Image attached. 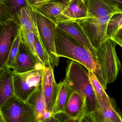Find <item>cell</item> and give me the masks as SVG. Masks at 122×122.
Listing matches in <instances>:
<instances>
[{
  "label": "cell",
  "mask_w": 122,
  "mask_h": 122,
  "mask_svg": "<svg viewBox=\"0 0 122 122\" xmlns=\"http://www.w3.org/2000/svg\"><path fill=\"white\" fill-rule=\"evenodd\" d=\"M56 50L59 57L67 58L84 66L95 74L105 90L107 84L102 75L96 56L65 32L55 26Z\"/></svg>",
  "instance_id": "1"
},
{
  "label": "cell",
  "mask_w": 122,
  "mask_h": 122,
  "mask_svg": "<svg viewBox=\"0 0 122 122\" xmlns=\"http://www.w3.org/2000/svg\"><path fill=\"white\" fill-rule=\"evenodd\" d=\"M64 80L72 92H77L85 97L88 115L93 120L92 114L97 108V99L88 69L79 63L71 60L67 62Z\"/></svg>",
  "instance_id": "2"
},
{
  "label": "cell",
  "mask_w": 122,
  "mask_h": 122,
  "mask_svg": "<svg viewBox=\"0 0 122 122\" xmlns=\"http://www.w3.org/2000/svg\"><path fill=\"white\" fill-rule=\"evenodd\" d=\"M117 45L112 39H108L96 50V56L102 75L107 85L116 80L122 67L116 52Z\"/></svg>",
  "instance_id": "3"
},
{
  "label": "cell",
  "mask_w": 122,
  "mask_h": 122,
  "mask_svg": "<svg viewBox=\"0 0 122 122\" xmlns=\"http://www.w3.org/2000/svg\"><path fill=\"white\" fill-rule=\"evenodd\" d=\"M114 14L100 18L85 16L74 19L79 24L96 50L107 39V24Z\"/></svg>",
  "instance_id": "4"
},
{
  "label": "cell",
  "mask_w": 122,
  "mask_h": 122,
  "mask_svg": "<svg viewBox=\"0 0 122 122\" xmlns=\"http://www.w3.org/2000/svg\"><path fill=\"white\" fill-rule=\"evenodd\" d=\"M0 109L4 122H36L33 107L15 95Z\"/></svg>",
  "instance_id": "5"
},
{
  "label": "cell",
  "mask_w": 122,
  "mask_h": 122,
  "mask_svg": "<svg viewBox=\"0 0 122 122\" xmlns=\"http://www.w3.org/2000/svg\"><path fill=\"white\" fill-rule=\"evenodd\" d=\"M43 69L22 74L13 72L15 96L26 102L31 94L41 85Z\"/></svg>",
  "instance_id": "6"
},
{
  "label": "cell",
  "mask_w": 122,
  "mask_h": 122,
  "mask_svg": "<svg viewBox=\"0 0 122 122\" xmlns=\"http://www.w3.org/2000/svg\"><path fill=\"white\" fill-rule=\"evenodd\" d=\"M35 14L39 34L48 53L51 66L53 68L58 66L59 57L57 56L56 50V26L53 22L40 14L35 12Z\"/></svg>",
  "instance_id": "7"
},
{
  "label": "cell",
  "mask_w": 122,
  "mask_h": 122,
  "mask_svg": "<svg viewBox=\"0 0 122 122\" xmlns=\"http://www.w3.org/2000/svg\"><path fill=\"white\" fill-rule=\"evenodd\" d=\"M17 18L4 25H0V72L6 68V64L13 42L18 32Z\"/></svg>",
  "instance_id": "8"
},
{
  "label": "cell",
  "mask_w": 122,
  "mask_h": 122,
  "mask_svg": "<svg viewBox=\"0 0 122 122\" xmlns=\"http://www.w3.org/2000/svg\"><path fill=\"white\" fill-rule=\"evenodd\" d=\"M63 112L68 122H92L87 112L86 98L76 91L72 92Z\"/></svg>",
  "instance_id": "9"
},
{
  "label": "cell",
  "mask_w": 122,
  "mask_h": 122,
  "mask_svg": "<svg viewBox=\"0 0 122 122\" xmlns=\"http://www.w3.org/2000/svg\"><path fill=\"white\" fill-rule=\"evenodd\" d=\"M44 67L31 53L21 41L12 70L15 74H22L35 69H41Z\"/></svg>",
  "instance_id": "10"
},
{
  "label": "cell",
  "mask_w": 122,
  "mask_h": 122,
  "mask_svg": "<svg viewBox=\"0 0 122 122\" xmlns=\"http://www.w3.org/2000/svg\"><path fill=\"white\" fill-rule=\"evenodd\" d=\"M41 86L46 110L52 112L58 87L54 76L53 67H44L43 68Z\"/></svg>",
  "instance_id": "11"
},
{
  "label": "cell",
  "mask_w": 122,
  "mask_h": 122,
  "mask_svg": "<svg viewBox=\"0 0 122 122\" xmlns=\"http://www.w3.org/2000/svg\"><path fill=\"white\" fill-rule=\"evenodd\" d=\"M56 27L87 48L96 56V49L92 46L80 26L76 21L68 20L58 24Z\"/></svg>",
  "instance_id": "12"
},
{
  "label": "cell",
  "mask_w": 122,
  "mask_h": 122,
  "mask_svg": "<svg viewBox=\"0 0 122 122\" xmlns=\"http://www.w3.org/2000/svg\"><path fill=\"white\" fill-rule=\"evenodd\" d=\"M92 118L94 122H122V113L112 98L109 105L97 107Z\"/></svg>",
  "instance_id": "13"
},
{
  "label": "cell",
  "mask_w": 122,
  "mask_h": 122,
  "mask_svg": "<svg viewBox=\"0 0 122 122\" xmlns=\"http://www.w3.org/2000/svg\"><path fill=\"white\" fill-rule=\"evenodd\" d=\"M63 2L64 5L58 24L86 16V10L83 0H63Z\"/></svg>",
  "instance_id": "14"
},
{
  "label": "cell",
  "mask_w": 122,
  "mask_h": 122,
  "mask_svg": "<svg viewBox=\"0 0 122 122\" xmlns=\"http://www.w3.org/2000/svg\"><path fill=\"white\" fill-rule=\"evenodd\" d=\"M84 3L87 16L100 18L121 13L118 9L107 4L103 0H85Z\"/></svg>",
  "instance_id": "15"
},
{
  "label": "cell",
  "mask_w": 122,
  "mask_h": 122,
  "mask_svg": "<svg viewBox=\"0 0 122 122\" xmlns=\"http://www.w3.org/2000/svg\"><path fill=\"white\" fill-rule=\"evenodd\" d=\"M14 95L13 72L6 68L0 73V108Z\"/></svg>",
  "instance_id": "16"
},
{
  "label": "cell",
  "mask_w": 122,
  "mask_h": 122,
  "mask_svg": "<svg viewBox=\"0 0 122 122\" xmlns=\"http://www.w3.org/2000/svg\"><path fill=\"white\" fill-rule=\"evenodd\" d=\"M64 5L63 1L54 0L32 9L50 20L56 26L60 21Z\"/></svg>",
  "instance_id": "17"
},
{
  "label": "cell",
  "mask_w": 122,
  "mask_h": 122,
  "mask_svg": "<svg viewBox=\"0 0 122 122\" xmlns=\"http://www.w3.org/2000/svg\"><path fill=\"white\" fill-rule=\"evenodd\" d=\"M16 17L21 27L27 31L33 32L36 36L41 37L36 23L35 12L30 7L25 6L21 8L17 13Z\"/></svg>",
  "instance_id": "18"
},
{
  "label": "cell",
  "mask_w": 122,
  "mask_h": 122,
  "mask_svg": "<svg viewBox=\"0 0 122 122\" xmlns=\"http://www.w3.org/2000/svg\"><path fill=\"white\" fill-rule=\"evenodd\" d=\"M72 91L64 80L58 84L57 94L52 112L53 115L64 111Z\"/></svg>",
  "instance_id": "19"
},
{
  "label": "cell",
  "mask_w": 122,
  "mask_h": 122,
  "mask_svg": "<svg viewBox=\"0 0 122 122\" xmlns=\"http://www.w3.org/2000/svg\"><path fill=\"white\" fill-rule=\"evenodd\" d=\"M26 102L34 108L36 122H41L46 110L41 85L31 94Z\"/></svg>",
  "instance_id": "20"
},
{
  "label": "cell",
  "mask_w": 122,
  "mask_h": 122,
  "mask_svg": "<svg viewBox=\"0 0 122 122\" xmlns=\"http://www.w3.org/2000/svg\"><path fill=\"white\" fill-rule=\"evenodd\" d=\"M90 82L94 90L97 102V107L107 106L111 103L112 98L109 96L105 91L100 82L95 74L88 70Z\"/></svg>",
  "instance_id": "21"
},
{
  "label": "cell",
  "mask_w": 122,
  "mask_h": 122,
  "mask_svg": "<svg viewBox=\"0 0 122 122\" xmlns=\"http://www.w3.org/2000/svg\"><path fill=\"white\" fill-rule=\"evenodd\" d=\"M35 50L36 54L38 59L44 67H52L48 55L42 42L41 38L36 35Z\"/></svg>",
  "instance_id": "22"
},
{
  "label": "cell",
  "mask_w": 122,
  "mask_h": 122,
  "mask_svg": "<svg viewBox=\"0 0 122 122\" xmlns=\"http://www.w3.org/2000/svg\"><path fill=\"white\" fill-rule=\"evenodd\" d=\"M19 26L21 41L25 44L31 53L39 61L35 52V34L33 32L27 31L21 27L20 25Z\"/></svg>",
  "instance_id": "23"
},
{
  "label": "cell",
  "mask_w": 122,
  "mask_h": 122,
  "mask_svg": "<svg viewBox=\"0 0 122 122\" xmlns=\"http://www.w3.org/2000/svg\"><path fill=\"white\" fill-rule=\"evenodd\" d=\"M21 42L20 31L19 26L18 34L14 38L9 54L6 64V68L12 69L13 67L19 46Z\"/></svg>",
  "instance_id": "24"
},
{
  "label": "cell",
  "mask_w": 122,
  "mask_h": 122,
  "mask_svg": "<svg viewBox=\"0 0 122 122\" xmlns=\"http://www.w3.org/2000/svg\"><path fill=\"white\" fill-rule=\"evenodd\" d=\"M122 26V13L114 14L109 21L107 28V34L110 39Z\"/></svg>",
  "instance_id": "25"
},
{
  "label": "cell",
  "mask_w": 122,
  "mask_h": 122,
  "mask_svg": "<svg viewBox=\"0 0 122 122\" xmlns=\"http://www.w3.org/2000/svg\"><path fill=\"white\" fill-rule=\"evenodd\" d=\"M13 16L7 6L0 3V25H4L13 20Z\"/></svg>",
  "instance_id": "26"
},
{
  "label": "cell",
  "mask_w": 122,
  "mask_h": 122,
  "mask_svg": "<svg viewBox=\"0 0 122 122\" xmlns=\"http://www.w3.org/2000/svg\"><path fill=\"white\" fill-rule=\"evenodd\" d=\"M27 5L26 0H11L9 8L10 10L14 17H16L18 11L21 8Z\"/></svg>",
  "instance_id": "27"
},
{
  "label": "cell",
  "mask_w": 122,
  "mask_h": 122,
  "mask_svg": "<svg viewBox=\"0 0 122 122\" xmlns=\"http://www.w3.org/2000/svg\"><path fill=\"white\" fill-rule=\"evenodd\" d=\"M110 39L122 48V26Z\"/></svg>",
  "instance_id": "28"
},
{
  "label": "cell",
  "mask_w": 122,
  "mask_h": 122,
  "mask_svg": "<svg viewBox=\"0 0 122 122\" xmlns=\"http://www.w3.org/2000/svg\"><path fill=\"white\" fill-rule=\"evenodd\" d=\"M107 4L115 7L122 13V0H103Z\"/></svg>",
  "instance_id": "29"
},
{
  "label": "cell",
  "mask_w": 122,
  "mask_h": 122,
  "mask_svg": "<svg viewBox=\"0 0 122 122\" xmlns=\"http://www.w3.org/2000/svg\"><path fill=\"white\" fill-rule=\"evenodd\" d=\"M54 0H40L39 1L38 3H37L36 4L30 7L32 9H33L39 7V6H41L43 5L49 3V2Z\"/></svg>",
  "instance_id": "30"
},
{
  "label": "cell",
  "mask_w": 122,
  "mask_h": 122,
  "mask_svg": "<svg viewBox=\"0 0 122 122\" xmlns=\"http://www.w3.org/2000/svg\"><path fill=\"white\" fill-rule=\"evenodd\" d=\"M40 0H26L27 5L31 7L36 4Z\"/></svg>",
  "instance_id": "31"
},
{
  "label": "cell",
  "mask_w": 122,
  "mask_h": 122,
  "mask_svg": "<svg viewBox=\"0 0 122 122\" xmlns=\"http://www.w3.org/2000/svg\"><path fill=\"white\" fill-rule=\"evenodd\" d=\"M11 0H0V3L7 6L9 7Z\"/></svg>",
  "instance_id": "32"
},
{
  "label": "cell",
  "mask_w": 122,
  "mask_h": 122,
  "mask_svg": "<svg viewBox=\"0 0 122 122\" xmlns=\"http://www.w3.org/2000/svg\"><path fill=\"white\" fill-rule=\"evenodd\" d=\"M0 122H4V119L0 108Z\"/></svg>",
  "instance_id": "33"
},
{
  "label": "cell",
  "mask_w": 122,
  "mask_h": 122,
  "mask_svg": "<svg viewBox=\"0 0 122 122\" xmlns=\"http://www.w3.org/2000/svg\"><path fill=\"white\" fill-rule=\"evenodd\" d=\"M120 71L121 72V74L122 75V67H121V69H120Z\"/></svg>",
  "instance_id": "34"
},
{
  "label": "cell",
  "mask_w": 122,
  "mask_h": 122,
  "mask_svg": "<svg viewBox=\"0 0 122 122\" xmlns=\"http://www.w3.org/2000/svg\"><path fill=\"white\" fill-rule=\"evenodd\" d=\"M85 0H83V2H84V1H85Z\"/></svg>",
  "instance_id": "35"
},
{
  "label": "cell",
  "mask_w": 122,
  "mask_h": 122,
  "mask_svg": "<svg viewBox=\"0 0 122 122\" xmlns=\"http://www.w3.org/2000/svg\"></svg>",
  "instance_id": "36"
}]
</instances>
